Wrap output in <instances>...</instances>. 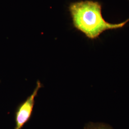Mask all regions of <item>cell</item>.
I'll list each match as a JSON object with an SVG mask.
<instances>
[{
    "mask_svg": "<svg viewBox=\"0 0 129 129\" xmlns=\"http://www.w3.org/2000/svg\"><path fill=\"white\" fill-rule=\"evenodd\" d=\"M42 84L39 80L32 93L25 101L21 103L17 107L15 112V126L14 129H22L28 121L30 120L34 109L35 98L37 96L39 90L42 88Z\"/></svg>",
    "mask_w": 129,
    "mask_h": 129,
    "instance_id": "2",
    "label": "cell"
},
{
    "mask_svg": "<svg viewBox=\"0 0 129 129\" xmlns=\"http://www.w3.org/2000/svg\"><path fill=\"white\" fill-rule=\"evenodd\" d=\"M101 3L93 1H84L71 3L69 10L74 27L87 37L94 39L109 30L123 27L129 18L120 23H110L103 18Z\"/></svg>",
    "mask_w": 129,
    "mask_h": 129,
    "instance_id": "1",
    "label": "cell"
},
{
    "mask_svg": "<svg viewBox=\"0 0 129 129\" xmlns=\"http://www.w3.org/2000/svg\"><path fill=\"white\" fill-rule=\"evenodd\" d=\"M84 129H114L111 125L102 122H90L86 124Z\"/></svg>",
    "mask_w": 129,
    "mask_h": 129,
    "instance_id": "3",
    "label": "cell"
}]
</instances>
